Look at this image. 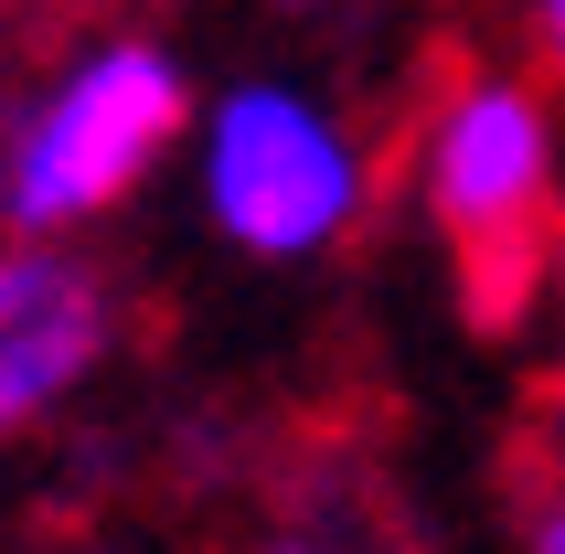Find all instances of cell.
<instances>
[{"label":"cell","instance_id":"cell-6","mask_svg":"<svg viewBox=\"0 0 565 554\" xmlns=\"http://www.w3.org/2000/svg\"><path fill=\"white\" fill-rule=\"evenodd\" d=\"M534 11H544V54L565 64V0H534Z\"/></svg>","mask_w":565,"mask_h":554},{"label":"cell","instance_id":"cell-7","mask_svg":"<svg viewBox=\"0 0 565 554\" xmlns=\"http://www.w3.org/2000/svg\"><path fill=\"white\" fill-rule=\"evenodd\" d=\"M267 554H331V544H310V533H278V544H267Z\"/></svg>","mask_w":565,"mask_h":554},{"label":"cell","instance_id":"cell-4","mask_svg":"<svg viewBox=\"0 0 565 554\" xmlns=\"http://www.w3.org/2000/svg\"><path fill=\"white\" fill-rule=\"evenodd\" d=\"M107 352V299L75 256L11 246L0 256V437L32 427L75 373Z\"/></svg>","mask_w":565,"mask_h":554},{"label":"cell","instance_id":"cell-8","mask_svg":"<svg viewBox=\"0 0 565 554\" xmlns=\"http://www.w3.org/2000/svg\"><path fill=\"white\" fill-rule=\"evenodd\" d=\"M555 448H565V416H555Z\"/></svg>","mask_w":565,"mask_h":554},{"label":"cell","instance_id":"cell-3","mask_svg":"<svg viewBox=\"0 0 565 554\" xmlns=\"http://www.w3.org/2000/svg\"><path fill=\"white\" fill-rule=\"evenodd\" d=\"M544 182H555V128L523 86L480 75L438 107L427 128V214L459 235V246H523L544 214Z\"/></svg>","mask_w":565,"mask_h":554},{"label":"cell","instance_id":"cell-5","mask_svg":"<svg viewBox=\"0 0 565 554\" xmlns=\"http://www.w3.org/2000/svg\"><path fill=\"white\" fill-rule=\"evenodd\" d=\"M534 554H565V501H555V512H534Z\"/></svg>","mask_w":565,"mask_h":554},{"label":"cell","instance_id":"cell-2","mask_svg":"<svg viewBox=\"0 0 565 554\" xmlns=\"http://www.w3.org/2000/svg\"><path fill=\"white\" fill-rule=\"evenodd\" d=\"M203 214L246 256H320L363 214V150L310 86L246 75L203 107Z\"/></svg>","mask_w":565,"mask_h":554},{"label":"cell","instance_id":"cell-1","mask_svg":"<svg viewBox=\"0 0 565 554\" xmlns=\"http://www.w3.org/2000/svg\"><path fill=\"white\" fill-rule=\"evenodd\" d=\"M192 128V75L160 43H96L0 128V224L64 235L150 182V160Z\"/></svg>","mask_w":565,"mask_h":554}]
</instances>
